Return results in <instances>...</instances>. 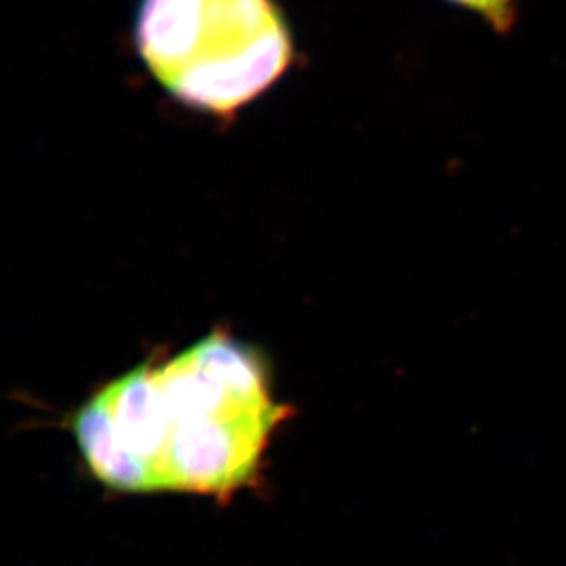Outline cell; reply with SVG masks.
I'll use <instances>...</instances> for the list:
<instances>
[{"label":"cell","mask_w":566,"mask_h":566,"mask_svg":"<svg viewBox=\"0 0 566 566\" xmlns=\"http://www.w3.org/2000/svg\"><path fill=\"white\" fill-rule=\"evenodd\" d=\"M133 40L164 91L218 117L260 98L297 59L279 0H139Z\"/></svg>","instance_id":"cell-1"},{"label":"cell","mask_w":566,"mask_h":566,"mask_svg":"<svg viewBox=\"0 0 566 566\" xmlns=\"http://www.w3.org/2000/svg\"><path fill=\"white\" fill-rule=\"evenodd\" d=\"M286 406L248 415L210 416L170 423L164 457V491L229 497L249 485L262 463L268 441L289 416Z\"/></svg>","instance_id":"cell-2"},{"label":"cell","mask_w":566,"mask_h":566,"mask_svg":"<svg viewBox=\"0 0 566 566\" xmlns=\"http://www.w3.org/2000/svg\"><path fill=\"white\" fill-rule=\"evenodd\" d=\"M102 392L122 446L147 465L158 491H164L161 468L169 446L170 419L151 365H139Z\"/></svg>","instance_id":"cell-3"},{"label":"cell","mask_w":566,"mask_h":566,"mask_svg":"<svg viewBox=\"0 0 566 566\" xmlns=\"http://www.w3.org/2000/svg\"><path fill=\"white\" fill-rule=\"evenodd\" d=\"M74 438L88 468L104 485L123 493H156L155 476L122 446L106 398L98 392L73 417Z\"/></svg>","instance_id":"cell-4"},{"label":"cell","mask_w":566,"mask_h":566,"mask_svg":"<svg viewBox=\"0 0 566 566\" xmlns=\"http://www.w3.org/2000/svg\"><path fill=\"white\" fill-rule=\"evenodd\" d=\"M186 353L197 367L237 397L249 401L271 400L262 360L240 342L216 333Z\"/></svg>","instance_id":"cell-5"},{"label":"cell","mask_w":566,"mask_h":566,"mask_svg":"<svg viewBox=\"0 0 566 566\" xmlns=\"http://www.w3.org/2000/svg\"><path fill=\"white\" fill-rule=\"evenodd\" d=\"M452 6L475 13L494 32L509 33L516 22L517 0H446Z\"/></svg>","instance_id":"cell-6"}]
</instances>
